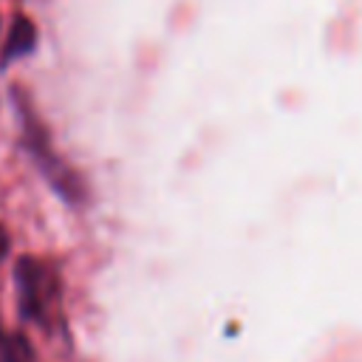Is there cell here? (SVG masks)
<instances>
[{"mask_svg": "<svg viewBox=\"0 0 362 362\" xmlns=\"http://www.w3.org/2000/svg\"><path fill=\"white\" fill-rule=\"evenodd\" d=\"M14 96H17V110H20L23 130H25V147H28L34 164L40 167V173L48 178V184H51L65 201H79V198H85V187H82L79 175L59 158V153H54L51 136H48V130L42 127V122L37 119V113L31 110L25 93H23V90H14Z\"/></svg>", "mask_w": 362, "mask_h": 362, "instance_id": "6da1fadb", "label": "cell"}, {"mask_svg": "<svg viewBox=\"0 0 362 362\" xmlns=\"http://www.w3.org/2000/svg\"><path fill=\"white\" fill-rule=\"evenodd\" d=\"M17 280V300L25 320L34 322H51L54 311L59 308V274L51 263L23 255L14 266Z\"/></svg>", "mask_w": 362, "mask_h": 362, "instance_id": "7a4b0ae2", "label": "cell"}, {"mask_svg": "<svg viewBox=\"0 0 362 362\" xmlns=\"http://www.w3.org/2000/svg\"><path fill=\"white\" fill-rule=\"evenodd\" d=\"M34 45H37V28H34V23H31L28 17H23V14L14 17V23H11V34H8L6 48H3V57H6V59L23 57V54L34 51Z\"/></svg>", "mask_w": 362, "mask_h": 362, "instance_id": "3957f363", "label": "cell"}, {"mask_svg": "<svg viewBox=\"0 0 362 362\" xmlns=\"http://www.w3.org/2000/svg\"><path fill=\"white\" fill-rule=\"evenodd\" d=\"M0 362H34V351L20 334H0Z\"/></svg>", "mask_w": 362, "mask_h": 362, "instance_id": "277c9868", "label": "cell"}, {"mask_svg": "<svg viewBox=\"0 0 362 362\" xmlns=\"http://www.w3.org/2000/svg\"><path fill=\"white\" fill-rule=\"evenodd\" d=\"M6 255H8V232L0 226V263L6 260Z\"/></svg>", "mask_w": 362, "mask_h": 362, "instance_id": "5b68a950", "label": "cell"}]
</instances>
